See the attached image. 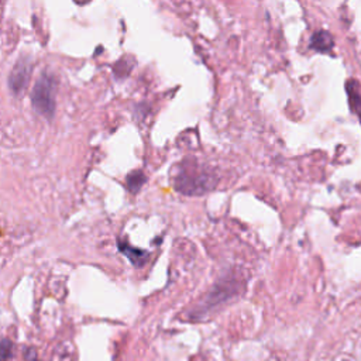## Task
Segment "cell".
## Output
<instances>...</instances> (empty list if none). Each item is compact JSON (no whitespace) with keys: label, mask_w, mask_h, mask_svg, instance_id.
I'll return each instance as SVG.
<instances>
[{"label":"cell","mask_w":361,"mask_h":361,"mask_svg":"<svg viewBox=\"0 0 361 361\" xmlns=\"http://www.w3.org/2000/svg\"><path fill=\"white\" fill-rule=\"evenodd\" d=\"M117 246H119V251L121 254H124L135 267H143L147 263V259H148V253L147 251L140 250L137 247H133L126 239L124 240L123 239L119 240Z\"/></svg>","instance_id":"4"},{"label":"cell","mask_w":361,"mask_h":361,"mask_svg":"<svg viewBox=\"0 0 361 361\" xmlns=\"http://www.w3.org/2000/svg\"><path fill=\"white\" fill-rule=\"evenodd\" d=\"M56 88L57 81L54 75L43 72L34 84L32 93L33 108L45 119H53L56 113Z\"/></svg>","instance_id":"1"},{"label":"cell","mask_w":361,"mask_h":361,"mask_svg":"<svg viewBox=\"0 0 361 361\" xmlns=\"http://www.w3.org/2000/svg\"><path fill=\"white\" fill-rule=\"evenodd\" d=\"M33 64L29 57H21L9 75V88L13 95L20 96L27 86L32 76Z\"/></svg>","instance_id":"3"},{"label":"cell","mask_w":361,"mask_h":361,"mask_svg":"<svg viewBox=\"0 0 361 361\" xmlns=\"http://www.w3.org/2000/svg\"><path fill=\"white\" fill-rule=\"evenodd\" d=\"M145 180L147 179H145L144 172L140 170H136V171H133L127 175L126 185L133 194H137L141 189V187L145 184Z\"/></svg>","instance_id":"8"},{"label":"cell","mask_w":361,"mask_h":361,"mask_svg":"<svg viewBox=\"0 0 361 361\" xmlns=\"http://www.w3.org/2000/svg\"><path fill=\"white\" fill-rule=\"evenodd\" d=\"M333 45H334V40L331 34L325 30L316 32L311 38V48L318 51V53H329Z\"/></svg>","instance_id":"7"},{"label":"cell","mask_w":361,"mask_h":361,"mask_svg":"<svg viewBox=\"0 0 361 361\" xmlns=\"http://www.w3.org/2000/svg\"><path fill=\"white\" fill-rule=\"evenodd\" d=\"M215 178L205 172L202 170L196 168H184L179 172L176 180H175V188L180 194L185 195H199L206 194L215 187Z\"/></svg>","instance_id":"2"},{"label":"cell","mask_w":361,"mask_h":361,"mask_svg":"<svg viewBox=\"0 0 361 361\" xmlns=\"http://www.w3.org/2000/svg\"><path fill=\"white\" fill-rule=\"evenodd\" d=\"M230 282L226 281V283H218V286L213 288V291L211 292V295L208 296V301H206V306L213 307L216 303L227 301V298L233 296L236 294V288H231L229 290Z\"/></svg>","instance_id":"6"},{"label":"cell","mask_w":361,"mask_h":361,"mask_svg":"<svg viewBox=\"0 0 361 361\" xmlns=\"http://www.w3.org/2000/svg\"><path fill=\"white\" fill-rule=\"evenodd\" d=\"M13 357V343L9 339L2 340V361H9Z\"/></svg>","instance_id":"9"},{"label":"cell","mask_w":361,"mask_h":361,"mask_svg":"<svg viewBox=\"0 0 361 361\" xmlns=\"http://www.w3.org/2000/svg\"><path fill=\"white\" fill-rule=\"evenodd\" d=\"M346 89L349 95V105L353 113L357 115L361 121V85L357 81L350 80L346 84Z\"/></svg>","instance_id":"5"},{"label":"cell","mask_w":361,"mask_h":361,"mask_svg":"<svg viewBox=\"0 0 361 361\" xmlns=\"http://www.w3.org/2000/svg\"><path fill=\"white\" fill-rule=\"evenodd\" d=\"M27 360H29V361H37V357H36V353H34L33 350H32V354H29V356H27Z\"/></svg>","instance_id":"10"}]
</instances>
